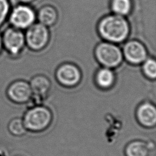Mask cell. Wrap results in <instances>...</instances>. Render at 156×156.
I'll return each mask as SVG.
<instances>
[{
	"label": "cell",
	"instance_id": "20",
	"mask_svg": "<svg viewBox=\"0 0 156 156\" xmlns=\"http://www.w3.org/2000/svg\"><path fill=\"white\" fill-rule=\"evenodd\" d=\"M2 38L1 37V35H0V51H1V47H2Z\"/></svg>",
	"mask_w": 156,
	"mask_h": 156
},
{
	"label": "cell",
	"instance_id": "6",
	"mask_svg": "<svg viewBox=\"0 0 156 156\" xmlns=\"http://www.w3.org/2000/svg\"><path fill=\"white\" fill-rule=\"evenodd\" d=\"M2 41L8 52L15 55L19 54L23 49L25 43V37L20 29L10 27L4 33Z\"/></svg>",
	"mask_w": 156,
	"mask_h": 156
},
{
	"label": "cell",
	"instance_id": "13",
	"mask_svg": "<svg viewBox=\"0 0 156 156\" xmlns=\"http://www.w3.org/2000/svg\"><path fill=\"white\" fill-rule=\"evenodd\" d=\"M97 85L102 88H108L112 86L115 81V75L110 68L104 67L98 71L96 74Z\"/></svg>",
	"mask_w": 156,
	"mask_h": 156
},
{
	"label": "cell",
	"instance_id": "2",
	"mask_svg": "<svg viewBox=\"0 0 156 156\" xmlns=\"http://www.w3.org/2000/svg\"><path fill=\"white\" fill-rule=\"evenodd\" d=\"M94 53L99 63L108 68L119 66L123 58L120 48L113 43L108 41L99 43L96 46Z\"/></svg>",
	"mask_w": 156,
	"mask_h": 156
},
{
	"label": "cell",
	"instance_id": "14",
	"mask_svg": "<svg viewBox=\"0 0 156 156\" xmlns=\"http://www.w3.org/2000/svg\"><path fill=\"white\" fill-rule=\"evenodd\" d=\"M149 149L147 144L141 141H135L127 145L126 149L127 156H147Z\"/></svg>",
	"mask_w": 156,
	"mask_h": 156
},
{
	"label": "cell",
	"instance_id": "16",
	"mask_svg": "<svg viewBox=\"0 0 156 156\" xmlns=\"http://www.w3.org/2000/svg\"><path fill=\"white\" fill-rule=\"evenodd\" d=\"M142 69L144 75L147 77L151 79H155L156 77L155 60L151 58L146 59L143 62Z\"/></svg>",
	"mask_w": 156,
	"mask_h": 156
},
{
	"label": "cell",
	"instance_id": "10",
	"mask_svg": "<svg viewBox=\"0 0 156 156\" xmlns=\"http://www.w3.org/2000/svg\"><path fill=\"white\" fill-rule=\"evenodd\" d=\"M136 117L141 124L151 127L156 123L155 107L150 103L141 104L136 111Z\"/></svg>",
	"mask_w": 156,
	"mask_h": 156
},
{
	"label": "cell",
	"instance_id": "9",
	"mask_svg": "<svg viewBox=\"0 0 156 156\" xmlns=\"http://www.w3.org/2000/svg\"><path fill=\"white\" fill-rule=\"evenodd\" d=\"M8 95L12 101L23 103L29 100L32 94L30 85L23 80L13 82L9 88Z\"/></svg>",
	"mask_w": 156,
	"mask_h": 156
},
{
	"label": "cell",
	"instance_id": "12",
	"mask_svg": "<svg viewBox=\"0 0 156 156\" xmlns=\"http://www.w3.org/2000/svg\"><path fill=\"white\" fill-rule=\"evenodd\" d=\"M58 18L56 10L51 6H44L38 12V19L40 23L48 27L54 24Z\"/></svg>",
	"mask_w": 156,
	"mask_h": 156
},
{
	"label": "cell",
	"instance_id": "15",
	"mask_svg": "<svg viewBox=\"0 0 156 156\" xmlns=\"http://www.w3.org/2000/svg\"><path fill=\"white\" fill-rule=\"evenodd\" d=\"M131 0H112L111 8L115 14L121 16L128 15L132 10Z\"/></svg>",
	"mask_w": 156,
	"mask_h": 156
},
{
	"label": "cell",
	"instance_id": "7",
	"mask_svg": "<svg viewBox=\"0 0 156 156\" xmlns=\"http://www.w3.org/2000/svg\"><path fill=\"white\" fill-rule=\"evenodd\" d=\"M122 55L126 60L133 65L143 63L147 58V51L144 46L138 41L127 42L122 49Z\"/></svg>",
	"mask_w": 156,
	"mask_h": 156
},
{
	"label": "cell",
	"instance_id": "1",
	"mask_svg": "<svg viewBox=\"0 0 156 156\" xmlns=\"http://www.w3.org/2000/svg\"><path fill=\"white\" fill-rule=\"evenodd\" d=\"M98 29L104 40L113 43L124 41L130 32L127 21L123 16L115 13L104 17L99 21Z\"/></svg>",
	"mask_w": 156,
	"mask_h": 156
},
{
	"label": "cell",
	"instance_id": "19",
	"mask_svg": "<svg viewBox=\"0 0 156 156\" xmlns=\"http://www.w3.org/2000/svg\"><path fill=\"white\" fill-rule=\"evenodd\" d=\"M19 1L23 3H29L33 1L34 0H19Z\"/></svg>",
	"mask_w": 156,
	"mask_h": 156
},
{
	"label": "cell",
	"instance_id": "17",
	"mask_svg": "<svg viewBox=\"0 0 156 156\" xmlns=\"http://www.w3.org/2000/svg\"><path fill=\"white\" fill-rule=\"evenodd\" d=\"M9 130L15 135H22L26 132L23 121L19 118L13 119L9 124Z\"/></svg>",
	"mask_w": 156,
	"mask_h": 156
},
{
	"label": "cell",
	"instance_id": "5",
	"mask_svg": "<svg viewBox=\"0 0 156 156\" xmlns=\"http://www.w3.org/2000/svg\"><path fill=\"white\" fill-rule=\"evenodd\" d=\"M35 14L33 9L26 5H19L12 11L9 20L14 27L18 29H26L34 24Z\"/></svg>",
	"mask_w": 156,
	"mask_h": 156
},
{
	"label": "cell",
	"instance_id": "8",
	"mask_svg": "<svg viewBox=\"0 0 156 156\" xmlns=\"http://www.w3.org/2000/svg\"><path fill=\"white\" fill-rule=\"evenodd\" d=\"M56 78L62 85L71 87L78 84L81 79V73L76 65L65 63L57 69Z\"/></svg>",
	"mask_w": 156,
	"mask_h": 156
},
{
	"label": "cell",
	"instance_id": "3",
	"mask_svg": "<svg viewBox=\"0 0 156 156\" xmlns=\"http://www.w3.org/2000/svg\"><path fill=\"white\" fill-rule=\"evenodd\" d=\"M51 119L52 115L49 110L43 106H37L26 113L23 121L26 129L37 132L45 129Z\"/></svg>",
	"mask_w": 156,
	"mask_h": 156
},
{
	"label": "cell",
	"instance_id": "11",
	"mask_svg": "<svg viewBox=\"0 0 156 156\" xmlns=\"http://www.w3.org/2000/svg\"><path fill=\"white\" fill-rule=\"evenodd\" d=\"M29 85L32 93L39 97L45 96L51 87L49 80L44 76L34 77L31 80Z\"/></svg>",
	"mask_w": 156,
	"mask_h": 156
},
{
	"label": "cell",
	"instance_id": "18",
	"mask_svg": "<svg viewBox=\"0 0 156 156\" xmlns=\"http://www.w3.org/2000/svg\"><path fill=\"white\" fill-rule=\"evenodd\" d=\"M10 4L8 0H0V26L9 14Z\"/></svg>",
	"mask_w": 156,
	"mask_h": 156
},
{
	"label": "cell",
	"instance_id": "4",
	"mask_svg": "<svg viewBox=\"0 0 156 156\" xmlns=\"http://www.w3.org/2000/svg\"><path fill=\"white\" fill-rule=\"evenodd\" d=\"M24 37L25 42L31 49L39 51L48 44L49 33L47 27L39 23L29 27Z\"/></svg>",
	"mask_w": 156,
	"mask_h": 156
}]
</instances>
